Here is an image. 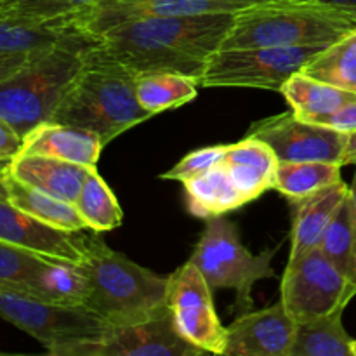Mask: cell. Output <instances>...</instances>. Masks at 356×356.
<instances>
[{
	"mask_svg": "<svg viewBox=\"0 0 356 356\" xmlns=\"http://www.w3.org/2000/svg\"><path fill=\"white\" fill-rule=\"evenodd\" d=\"M236 13L156 16L125 21L97 35V49L131 75L179 73L200 82Z\"/></svg>",
	"mask_w": 356,
	"mask_h": 356,
	"instance_id": "1",
	"label": "cell"
},
{
	"mask_svg": "<svg viewBox=\"0 0 356 356\" xmlns=\"http://www.w3.org/2000/svg\"><path fill=\"white\" fill-rule=\"evenodd\" d=\"M136 76L97 49H89L86 63L56 108L51 122L87 129L104 146L153 115L139 104Z\"/></svg>",
	"mask_w": 356,
	"mask_h": 356,
	"instance_id": "2",
	"label": "cell"
},
{
	"mask_svg": "<svg viewBox=\"0 0 356 356\" xmlns=\"http://www.w3.org/2000/svg\"><path fill=\"white\" fill-rule=\"evenodd\" d=\"M356 28V13L323 0H270L240 10L221 49L330 45Z\"/></svg>",
	"mask_w": 356,
	"mask_h": 356,
	"instance_id": "3",
	"label": "cell"
},
{
	"mask_svg": "<svg viewBox=\"0 0 356 356\" xmlns=\"http://www.w3.org/2000/svg\"><path fill=\"white\" fill-rule=\"evenodd\" d=\"M97 37L80 33L38 51L14 75L0 80V117L26 138L38 125L52 120L56 108L86 63Z\"/></svg>",
	"mask_w": 356,
	"mask_h": 356,
	"instance_id": "4",
	"label": "cell"
},
{
	"mask_svg": "<svg viewBox=\"0 0 356 356\" xmlns=\"http://www.w3.org/2000/svg\"><path fill=\"white\" fill-rule=\"evenodd\" d=\"M79 266L89 280L83 306L106 325L149 318L167 306L169 277L139 266L94 235Z\"/></svg>",
	"mask_w": 356,
	"mask_h": 356,
	"instance_id": "5",
	"label": "cell"
},
{
	"mask_svg": "<svg viewBox=\"0 0 356 356\" xmlns=\"http://www.w3.org/2000/svg\"><path fill=\"white\" fill-rule=\"evenodd\" d=\"M278 249L252 254L242 243L236 226L225 216L207 219L205 229L190 261L202 271L214 291H235L236 308L247 313L252 308V287L259 280L275 277L271 259Z\"/></svg>",
	"mask_w": 356,
	"mask_h": 356,
	"instance_id": "6",
	"label": "cell"
},
{
	"mask_svg": "<svg viewBox=\"0 0 356 356\" xmlns=\"http://www.w3.org/2000/svg\"><path fill=\"white\" fill-rule=\"evenodd\" d=\"M325 47L329 45L219 49L209 58L198 87H252L280 92L284 83Z\"/></svg>",
	"mask_w": 356,
	"mask_h": 356,
	"instance_id": "7",
	"label": "cell"
},
{
	"mask_svg": "<svg viewBox=\"0 0 356 356\" xmlns=\"http://www.w3.org/2000/svg\"><path fill=\"white\" fill-rule=\"evenodd\" d=\"M52 356H200L207 355L188 343L174 323L169 306L138 322L106 325L97 336L70 341Z\"/></svg>",
	"mask_w": 356,
	"mask_h": 356,
	"instance_id": "8",
	"label": "cell"
},
{
	"mask_svg": "<svg viewBox=\"0 0 356 356\" xmlns=\"http://www.w3.org/2000/svg\"><path fill=\"white\" fill-rule=\"evenodd\" d=\"M280 301L296 323L344 312L356 296V285L348 280L320 247L287 264L282 280Z\"/></svg>",
	"mask_w": 356,
	"mask_h": 356,
	"instance_id": "9",
	"label": "cell"
},
{
	"mask_svg": "<svg viewBox=\"0 0 356 356\" xmlns=\"http://www.w3.org/2000/svg\"><path fill=\"white\" fill-rule=\"evenodd\" d=\"M0 318L30 334L47 350L97 336L106 323L83 305H59L24 292L0 287Z\"/></svg>",
	"mask_w": 356,
	"mask_h": 356,
	"instance_id": "10",
	"label": "cell"
},
{
	"mask_svg": "<svg viewBox=\"0 0 356 356\" xmlns=\"http://www.w3.org/2000/svg\"><path fill=\"white\" fill-rule=\"evenodd\" d=\"M247 136L266 143L278 162L356 163V132L302 120L292 111L252 125Z\"/></svg>",
	"mask_w": 356,
	"mask_h": 356,
	"instance_id": "11",
	"label": "cell"
},
{
	"mask_svg": "<svg viewBox=\"0 0 356 356\" xmlns=\"http://www.w3.org/2000/svg\"><path fill=\"white\" fill-rule=\"evenodd\" d=\"M167 306L181 336L205 353L222 355L226 327H222L212 299V289L191 261L177 268L167 284Z\"/></svg>",
	"mask_w": 356,
	"mask_h": 356,
	"instance_id": "12",
	"label": "cell"
},
{
	"mask_svg": "<svg viewBox=\"0 0 356 356\" xmlns=\"http://www.w3.org/2000/svg\"><path fill=\"white\" fill-rule=\"evenodd\" d=\"M296 327L282 301L259 312L242 313L226 327L225 356H291Z\"/></svg>",
	"mask_w": 356,
	"mask_h": 356,
	"instance_id": "13",
	"label": "cell"
},
{
	"mask_svg": "<svg viewBox=\"0 0 356 356\" xmlns=\"http://www.w3.org/2000/svg\"><path fill=\"white\" fill-rule=\"evenodd\" d=\"M0 240L52 259L79 264L86 256L89 235L54 228L9 200H0Z\"/></svg>",
	"mask_w": 356,
	"mask_h": 356,
	"instance_id": "14",
	"label": "cell"
},
{
	"mask_svg": "<svg viewBox=\"0 0 356 356\" xmlns=\"http://www.w3.org/2000/svg\"><path fill=\"white\" fill-rule=\"evenodd\" d=\"M104 143L94 132L58 122L38 125L23 139L21 153L42 155L86 167H97Z\"/></svg>",
	"mask_w": 356,
	"mask_h": 356,
	"instance_id": "15",
	"label": "cell"
},
{
	"mask_svg": "<svg viewBox=\"0 0 356 356\" xmlns=\"http://www.w3.org/2000/svg\"><path fill=\"white\" fill-rule=\"evenodd\" d=\"M348 195H350V186L344 181H339L312 197L292 202L296 212L287 264L296 263L306 252L320 247L327 228Z\"/></svg>",
	"mask_w": 356,
	"mask_h": 356,
	"instance_id": "16",
	"label": "cell"
},
{
	"mask_svg": "<svg viewBox=\"0 0 356 356\" xmlns=\"http://www.w3.org/2000/svg\"><path fill=\"white\" fill-rule=\"evenodd\" d=\"M221 163L247 202L273 190L278 159L264 141L245 136V139L228 145Z\"/></svg>",
	"mask_w": 356,
	"mask_h": 356,
	"instance_id": "17",
	"label": "cell"
},
{
	"mask_svg": "<svg viewBox=\"0 0 356 356\" xmlns=\"http://www.w3.org/2000/svg\"><path fill=\"white\" fill-rule=\"evenodd\" d=\"M89 169L79 163L28 153H19L10 162V174L16 179L72 204H75Z\"/></svg>",
	"mask_w": 356,
	"mask_h": 356,
	"instance_id": "18",
	"label": "cell"
},
{
	"mask_svg": "<svg viewBox=\"0 0 356 356\" xmlns=\"http://www.w3.org/2000/svg\"><path fill=\"white\" fill-rule=\"evenodd\" d=\"M59 259L0 240V287L49 301V284Z\"/></svg>",
	"mask_w": 356,
	"mask_h": 356,
	"instance_id": "19",
	"label": "cell"
},
{
	"mask_svg": "<svg viewBox=\"0 0 356 356\" xmlns=\"http://www.w3.org/2000/svg\"><path fill=\"white\" fill-rule=\"evenodd\" d=\"M291 111L302 120L320 124L344 104L356 99V92L313 79L306 73H294L280 89Z\"/></svg>",
	"mask_w": 356,
	"mask_h": 356,
	"instance_id": "20",
	"label": "cell"
},
{
	"mask_svg": "<svg viewBox=\"0 0 356 356\" xmlns=\"http://www.w3.org/2000/svg\"><path fill=\"white\" fill-rule=\"evenodd\" d=\"M80 33L73 16L51 21H23L0 13V56L49 49Z\"/></svg>",
	"mask_w": 356,
	"mask_h": 356,
	"instance_id": "21",
	"label": "cell"
},
{
	"mask_svg": "<svg viewBox=\"0 0 356 356\" xmlns=\"http://www.w3.org/2000/svg\"><path fill=\"white\" fill-rule=\"evenodd\" d=\"M183 186L186 191L188 211L205 221L249 204L221 162L200 176L184 181Z\"/></svg>",
	"mask_w": 356,
	"mask_h": 356,
	"instance_id": "22",
	"label": "cell"
},
{
	"mask_svg": "<svg viewBox=\"0 0 356 356\" xmlns=\"http://www.w3.org/2000/svg\"><path fill=\"white\" fill-rule=\"evenodd\" d=\"M7 200L26 214L66 232H90L76 211L75 204L37 190L9 172L7 176Z\"/></svg>",
	"mask_w": 356,
	"mask_h": 356,
	"instance_id": "23",
	"label": "cell"
},
{
	"mask_svg": "<svg viewBox=\"0 0 356 356\" xmlns=\"http://www.w3.org/2000/svg\"><path fill=\"white\" fill-rule=\"evenodd\" d=\"M343 313L298 323L291 356H355V339L344 329Z\"/></svg>",
	"mask_w": 356,
	"mask_h": 356,
	"instance_id": "24",
	"label": "cell"
},
{
	"mask_svg": "<svg viewBox=\"0 0 356 356\" xmlns=\"http://www.w3.org/2000/svg\"><path fill=\"white\" fill-rule=\"evenodd\" d=\"M136 97L152 115L174 110L197 97L198 82L179 73H146L136 76Z\"/></svg>",
	"mask_w": 356,
	"mask_h": 356,
	"instance_id": "25",
	"label": "cell"
},
{
	"mask_svg": "<svg viewBox=\"0 0 356 356\" xmlns=\"http://www.w3.org/2000/svg\"><path fill=\"white\" fill-rule=\"evenodd\" d=\"M343 181L341 165L327 162H278L273 190L291 202L302 200Z\"/></svg>",
	"mask_w": 356,
	"mask_h": 356,
	"instance_id": "26",
	"label": "cell"
},
{
	"mask_svg": "<svg viewBox=\"0 0 356 356\" xmlns=\"http://www.w3.org/2000/svg\"><path fill=\"white\" fill-rule=\"evenodd\" d=\"M75 207L86 221L87 228L94 233L111 232L118 228L124 219L117 197L99 176L97 167H90L87 172L75 200Z\"/></svg>",
	"mask_w": 356,
	"mask_h": 356,
	"instance_id": "27",
	"label": "cell"
},
{
	"mask_svg": "<svg viewBox=\"0 0 356 356\" xmlns=\"http://www.w3.org/2000/svg\"><path fill=\"white\" fill-rule=\"evenodd\" d=\"M330 263L356 285V211L351 195L341 204L320 243Z\"/></svg>",
	"mask_w": 356,
	"mask_h": 356,
	"instance_id": "28",
	"label": "cell"
},
{
	"mask_svg": "<svg viewBox=\"0 0 356 356\" xmlns=\"http://www.w3.org/2000/svg\"><path fill=\"white\" fill-rule=\"evenodd\" d=\"M302 73L353 90L356 86V28L323 49L306 65Z\"/></svg>",
	"mask_w": 356,
	"mask_h": 356,
	"instance_id": "29",
	"label": "cell"
},
{
	"mask_svg": "<svg viewBox=\"0 0 356 356\" xmlns=\"http://www.w3.org/2000/svg\"><path fill=\"white\" fill-rule=\"evenodd\" d=\"M97 0H0V13L23 21H51L87 9Z\"/></svg>",
	"mask_w": 356,
	"mask_h": 356,
	"instance_id": "30",
	"label": "cell"
},
{
	"mask_svg": "<svg viewBox=\"0 0 356 356\" xmlns=\"http://www.w3.org/2000/svg\"><path fill=\"white\" fill-rule=\"evenodd\" d=\"M225 149L226 146H209V148H200L197 152H191L190 155L179 160L172 169L163 172L160 177L167 181H179V183L193 179V177L200 176L205 170L218 165L222 160V156H225Z\"/></svg>",
	"mask_w": 356,
	"mask_h": 356,
	"instance_id": "31",
	"label": "cell"
},
{
	"mask_svg": "<svg viewBox=\"0 0 356 356\" xmlns=\"http://www.w3.org/2000/svg\"><path fill=\"white\" fill-rule=\"evenodd\" d=\"M23 148V138L0 117V160H14Z\"/></svg>",
	"mask_w": 356,
	"mask_h": 356,
	"instance_id": "32",
	"label": "cell"
},
{
	"mask_svg": "<svg viewBox=\"0 0 356 356\" xmlns=\"http://www.w3.org/2000/svg\"><path fill=\"white\" fill-rule=\"evenodd\" d=\"M320 124L327 125V127L337 129V131L341 132H356V99L350 101V103L344 104L343 108L334 111L332 115L323 118Z\"/></svg>",
	"mask_w": 356,
	"mask_h": 356,
	"instance_id": "33",
	"label": "cell"
},
{
	"mask_svg": "<svg viewBox=\"0 0 356 356\" xmlns=\"http://www.w3.org/2000/svg\"><path fill=\"white\" fill-rule=\"evenodd\" d=\"M44 51V49H42ZM38 51L31 52H14V54H2L0 56V80L14 75L17 70L23 68Z\"/></svg>",
	"mask_w": 356,
	"mask_h": 356,
	"instance_id": "34",
	"label": "cell"
},
{
	"mask_svg": "<svg viewBox=\"0 0 356 356\" xmlns=\"http://www.w3.org/2000/svg\"><path fill=\"white\" fill-rule=\"evenodd\" d=\"M13 160H0V200H7V176Z\"/></svg>",
	"mask_w": 356,
	"mask_h": 356,
	"instance_id": "35",
	"label": "cell"
},
{
	"mask_svg": "<svg viewBox=\"0 0 356 356\" xmlns=\"http://www.w3.org/2000/svg\"><path fill=\"white\" fill-rule=\"evenodd\" d=\"M323 2L329 3H336V6L346 7V9H351L356 13V0H323Z\"/></svg>",
	"mask_w": 356,
	"mask_h": 356,
	"instance_id": "36",
	"label": "cell"
},
{
	"mask_svg": "<svg viewBox=\"0 0 356 356\" xmlns=\"http://www.w3.org/2000/svg\"><path fill=\"white\" fill-rule=\"evenodd\" d=\"M350 195H351V200H353L355 211H356V174L353 177V183H351V186H350Z\"/></svg>",
	"mask_w": 356,
	"mask_h": 356,
	"instance_id": "37",
	"label": "cell"
},
{
	"mask_svg": "<svg viewBox=\"0 0 356 356\" xmlns=\"http://www.w3.org/2000/svg\"><path fill=\"white\" fill-rule=\"evenodd\" d=\"M250 2H257V3H259V2H270V0H250Z\"/></svg>",
	"mask_w": 356,
	"mask_h": 356,
	"instance_id": "38",
	"label": "cell"
},
{
	"mask_svg": "<svg viewBox=\"0 0 356 356\" xmlns=\"http://www.w3.org/2000/svg\"><path fill=\"white\" fill-rule=\"evenodd\" d=\"M353 355L356 356V339L353 341Z\"/></svg>",
	"mask_w": 356,
	"mask_h": 356,
	"instance_id": "39",
	"label": "cell"
}]
</instances>
